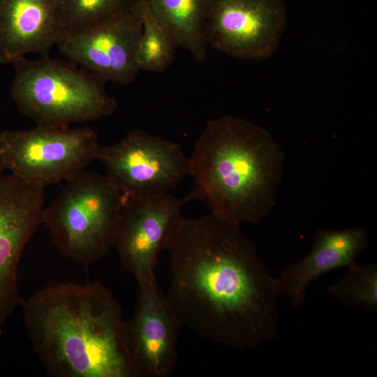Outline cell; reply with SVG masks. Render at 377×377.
<instances>
[{
	"instance_id": "obj_1",
	"label": "cell",
	"mask_w": 377,
	"mask_h": 377,
	"mask_svg": "<svg viewBox=\"0 0 377 377\" xmlns=\"http://www.w3.org/2000/svg\"><path fill=\"white\" fill-rule=\"evenodd\" d=\"M166 297L182 326L239 350L277 335L275 278L240 226L213 213L182 215L172 231Z\"/></svg>"
},
{
	"instance_id": "obj_2",
	"label": "cell",
	"mask_w": 377,
	"mask_h": 377,
	"mask_svg": "<svg viewBox=\"0 0 377 377\" xmlns=\"http://www.w3.org/2000/svg\"><path fill=\"white\" fill-rule=\"evenodd\" d=\"M32 348L53 377H137L122 309L98 282L47 286L21 305Z\"/></svg>"
},
{
	"instance_id": "obj_3",
	"label": "cell",
	"mask_w": 377,
	"mask_h": 377,
	"mask_svg": "<svg viewBox=\"0 0 377 377\" xmlns=\"http://www.w3.org/2000/svg\"><path fill=\"white\" fill-rule=\"evenodd\" d=\"M190 159L192 198H204L227 221L259 223L276 202L286 156L263 127L225 115L207 121Z\"/></svg>"
},
{
	"instance_id": "obj_4",
	"label": "cell",
	"mask_w": 377,
	"mask_h": 377,
	"mask_svg": "<svg viewBox=\"0 0 377 377\" xmlns=\"http://www.w3.org/2000/svg\"><path fill=\"white\" fill-rule=\"evenodd\" d=\"M10 94L20 111L37 126L68 127L112 114L116 100L105 81L74 64L42 56L22 57L13 64Z\"/></svg>"
},
{
	"instance_id": "obj_5",
	"label": "cell",
	"mask_w": 377,
	"mask_h": 377,
	"mask_svg": "<svg viewBox=\"0 0 377 377\" xmlns=\"http://www.w3.org/2000/svg\"><path fill=\"white\" fill-rule=\"evenodd\" d=\"M66 182L42 224L62 255L88 266L114 247L124 196L106 175L84 170Z\"/></svg>"
},
{
	"instance_id": "obj_6",
	"label": "cell",
	"mask_w": 377,
	"mask_h": 377,
	"mask_svg": "<svg viewBox=\"0 0 377 377\" xmlns=\"http://www.w3.org/2000/svg\"><path fill=\"white\" fill-rule=\"evenodd\" d=\"M5 168L43 187L67 181L89 165L100 147L91 128L36 126L3 131Z\"/></svg>"
},
{
	"instance_id": "obj_7",
	"label": "cell",
	"mask_w": 377,
	"mask_h": 377,
	"mask_svg": "<svg viewBox=\"0 0 377 377\" xmlns=\"http://www.w3.org/2000/svg\"><path fill=\"white\" fill-rule=\"evenodd\" d=\"M96 160L124 198L170 193L190 175V159L176 142L135 129L119 141L100 146Z\"/></svg>"
},
{
	"instance_id": "obj_8",
	"label": "cell",
	"mask_w": 377,
	"mask_h": 377,
	"mask_svg": "<svg viewBox=\"0 0 377 377\" xmlns=\"http://www.w3.org/2000/svg\"><path fill=\"white\" fill-rule=\"evenodd\" d=\"M286 27L283 0H211L207 41L232 58L262 61L275 53Z\"/></svg>"
},
{
	"instance_id": "obj_9",
	"label": "cell",
	"mask_w": 377,
	"mask_h": 377,
	"mask_svg": "<svg viewBox=\"0 0 377 377\" xmlns=\"http://www.w3.org/2000/svg\"><path fill=\"white\" fill-rule=\"evenodd\" d=\"M137 3L86 29L64 32L57 47L69 61L105 82H132L140 71L135 54L142 28Z\"/></svg>"
},
{
	"instance_id": "obj_10",
	"label": "cell",
	"mask_w": 377,
	"mask_h": 377,
	"mask_svg": "<svg viewBox=\"0 0 377 377\" xmlns=\"http://www.w3.org/2000/svg\"><path fill=\"white\" fill-rule=\"evenodd\" d=\"M138 295L125 320L126 346L137 377H168L177 364L181 327L154 273L136 278Z\"/></svg>"
},
{
	"instance_id": "obj_11",
	"label": "cell",
	"mask_w": 377,
	"mask_h": 377,
	"mask_svg": "<svg viewBox=\"0 0 377 377\" xmlns=\"http://www.w3.org/2000/svg\"><path fill=\"white\" fill-rule=\"evenodd\" d=\"M44 190L13 174L0 176V337L23 302L18 267L27 242L42 224Z\"/></svg>"
},
{
	"instance_id": "obj_12",
	"label": "cell",
	"mask_w": 377,
	"mask_h": 377,
	"mask_svg": "<svg viewBox=\"0 0 377 377\" xmlns=\"http://www.w3.org/2000/svg\"><path fill=\"white\" fill-rule=\"evenodd\" d=\"M192 198L171 193L124 198L118 220L115 247L120 263L135 279L154 273L161 252L166 250L184 205Z\"/></svg>"
},
{
	"instance_id": "obj_13",
	"label": "cell",
	"mask_w": 377,
	"mask_h": 377,
	"mask_svg": "<svg viewBox=\"0 0 377 377\" xmlns=\"http://www.w3.org/2000/svg\"><path fill=\"white\" fill-rule=\"evenodd\" d=\"M368 244L367 230L362 226L318 230L309 253L285 267L275 278L278 295L286 297L294 308H301L311 282L328 272L348 267L356 262Z\"/></svg>"
},
{
	"instance_id": "obj_14",
	"label": "cell",
	"mask_w": 377,
	"mask_h": 377,
	"mask_svg": "<svg viewBox=\"0 0 377 377\" xmlns=\"http://www.w3.org/2000/svg\"><path fill=\"white\" fill-rule=\"evenodd\" d=\"M64 33L59 0H0V62L47 56Z\"/></svg>"
},
{
	"instance_id": "obj_15",
	"label": "cell",
	"mask_w": 377,
	"mask_h": 377,
	"mask_svg": "<svg viewBox=\"0 0 377 377\" xmlns=\"http://www.w3.org/2000/svg\"><path fill=\"white\" fill-rule=\"evenodd\" d=\"M177 48L198 62L207 53V20L211 0H145Z\"/></svg>"
},
{
	"instance_id": "obj_16",
	"label": "cell",
	"mask_w": 377,
	"mask_h": 377,
	"mask_svg": "<svg viewBox=\"0 0 377 377\" xmlns=\"http://www.w3.org/2000/svg\"><path fill=\"white\" fill-rule=\"evenodd\" d=\"M142 32L135 59L140 71L162 72L172 63L177 48L145 0H138Z\"/></svg>"
},
{
	"instance_id": "obj_17",
	"label": "cell",
	"mask_w": 377,
	"mask_h": 377,
	"mask_svg": "<svg viewBox=\"0 0 377 377\" xmlns=\"http://www.w3.org/2000/svg\"><path fill=\"white\" fill-rule=\"evenodd\" d=\"M348 269V274L327 290L348 307L377 313V265L362 266L355 262Z\"/></svg>"
},
{
	"instance_id": "obj_18",
	"label": "cell",
	"mask_w": 377,
	"mask_h": 377,
	"mask_svg": "<svg viewBox=\"0 0 377 377\" xmlns=\"http://www.w3.org/2000/svg\"><path fill=\"white\" fill-rule=\"evenodd\" d=\"M138 0H59L64 32H77L131 8Z\"/></svg>"
},
{
	"instance_id": "obj_19",
	"label": "cell",
	"mask_w": 377,
	"mask_h": 377,
	"mask_svg": "<svg viewBox=\"0 0 377 377\" xmlns=\"http://www.w3.org/2000/svg\"><path fill=\"white\" fill-rule=\"evenodd\" d=\"M3 148V131L0 130V176L2 175L3 170L6 169Z\"/></svg>"
}]
</instances>
